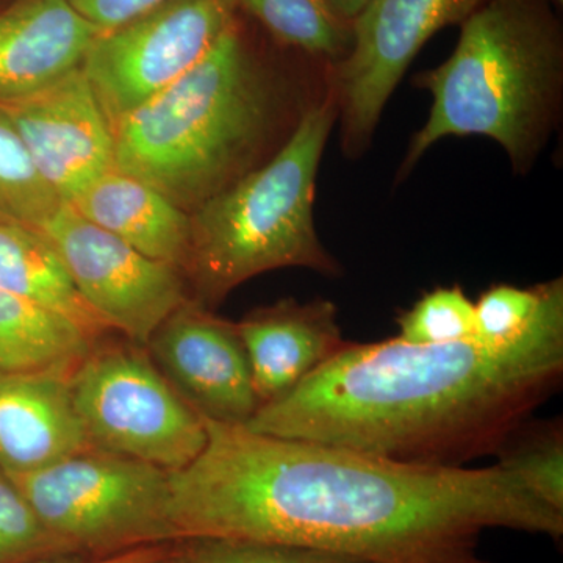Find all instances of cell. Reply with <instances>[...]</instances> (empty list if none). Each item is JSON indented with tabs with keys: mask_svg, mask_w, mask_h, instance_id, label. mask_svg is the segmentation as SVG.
Here are the masks:
<instances>
[{
	"mask_svg": "<svg viewBox=\"0 0 563 563\" xmlns=\"http://www.w3.org/2000/svg\"><path fill=\"white\" fill-rule=\"evenodd\" d=\"M146 350L174 390L206 420L244 426L261 407L235 322L195 299L158 325Z\"/></svg>",
	"mask_w": 563,
	"mask_h": 563,
	"instance_id": "8fae6325",
	"label": "cell"
},
{
	"mask_svg": "<svg viewBox=\"0 0 563 563\" xmlns=\"http://www.w3.org/2000/svg\"><path fill=\"white\" fill-rule=\"evenodd\" d=\"M11 481L73 554L95 558L179 542L168 472L150 463L91 448Z\"/></svg>",
	"mask_w": 563,
	"mask_h": 563,
	"instance_id": "8992f818",
	"label": "cell"
},
{
	"mask_svg": "<svg viewBox=\"0 0 563 563\" xmlns=\"http://www.w3.org/2000/svg\"><path fill=\"white\" fill-rule=\"evenodd\" d=\"M235 324L261 406L287 395L347 343L329 299H282Z\"/></svg>",
	"mask_w": 563,
	"mask_h": 563,
	"instance_id": "4fadbf2b",
	"label": "cell"
},
{
	"mask_svg": "<svg viewBox=\"0 0 563 563\" xmlns=\"http://www.w3.org/2000/svg\"><path fill=\"white\" fill-rule=\"evenodd\" d=\"M398 339L410 344H446L473 339L474 302L459 285L426 292L398 318Z\"/></svg>",
	"mask_w": 563,
	"mask_h": 563,
	"instance_id": "cb8c5ba5",
	"label": "cell"
},
{
	"mask_svg": "<svg viewBox=\"0 0 563 563\" xmlns=\"http://www.w3.org/2000/svg\"><path fill=\"white\" fill-rule=\"evenodd\" d=\"M69 383L92 450L169 473L206 448V420L174 390L146 346L92 347Z\"/></svg>",
	"mask_w": 563,
	"mask_h": 563,
	"instance_id": "52a82bcc",
	"label": "cell"
},
{
	"mask_svg": "<svg viewBox=\"0 0 563 563\" xmlns=\"http://www.w3.org/2000/svg\"><path fill=\"white\" fill-rule=\"evenodd\" d=\"M239 0H165L99 33L81 70L111 131L206 57L236 22Z\"/></svg>",
	"mask_w": 563,
	"mask_h": 563,
	"instance_id": "ba28073f",
	"label": "cell"
},
{
	"mask_svg": "<svg viewBox=\"0 0 563 563\" xmlns=\"http://www.w3.org/2000/svg\"><path fill=\"white\" fill-rule=\"evenodd\" d=\"M0 107L63 201L114 169L113 131L81 68L31 98Z\"/></svg>",
	"mask_w": 563,
	"mask_h": 563,
	"instance_id": "7c38bea8",
	"label": "cell"
},
{
	"mask_svg": "<svg viewBox=\"0 0 563 563\" xmlns=\"http://www.w3.org/2000/svg\"><path fill=\"white\" fill-rule=\"evenodd\" d=\"M63 202L0 107V220L40 229Z\"/></svg>",
	"mask_w": 563,
	"mask_h": 563,
	"instance_id": "44dd1931",
	"label": "cell"
},
{
	"mask_svg": "<svg viewBox=\"0 0 563 563\" xmlns=\"http://www.w3.org/2000/svg\"><path fill=\"white\" fill-rule=\"evenodd\" d=\"M496 466L544 506L563 514V424L561 418L525 421L496 451Z\"/></svg>",
	"mask_w": 563,
	"mask_h": 563,
	"instance_id": "ffe728a7",
	"label": "cell"
},
{
	"mask_svg": "<svg viewBox=\"0 0 563 563\" xmlns=\"http://www.w3.org/2000/svg\"><path fill=\"white\" fill-rule=\"evenodd\" d=\"M85 220L154 261L185 274L190 252V213L136 177L103 174L68 202Z\"/></svg>",
	"mask_w": 563,
	"mask_h": 563,
	"instance_id": "2e32d148",
	"label": "cell"
},
{
	"mask_svg": "<svg viewBox=\"0 0 563 563\" xmlns=\"http://www.w3.org/2000/svg\"><path fill=\"white\" fill-rule=\"evenodd\" d=\"M68 555L76 554L44 528L20 488L0 468V563H33Z\"/></svg>",
	"mask_w": 563,
	"mask_h": 563,
	"instance_id": "603a6c76",
	"label": "cell"
},
{
	"mask_svg": "<svg viewBox=\"0 0 563 563\" xmlns=\"http://www.w3.org/2000/svg\"><path fill=\"white\" fill-rule=\"evenodd\" d=\"M92 312L146 346L152 333L188 301L181 269L154 261L63 202L41 225Z\"/></svg>",
	"mask_w": 563,
	"mask_h": 563,
	"instance_id": "30bf717a",
	"label": "cell"
},
{
	"mask_svg": "<svg viewBox=\"0 0 563 563\" xmlns=\"http://www.w3.org/2000/svg\"><path fill=\"white\" fill-rule=\"evenodd\" d=\"M559 2H562V0H559Z\"/></svg>",
	"mask_w": 563,
	"mask_h": 563,
	"instance_id": "f546056e",
	"label": "cell"
},
{
	"mask_svg": "<svg viewBox=\"0 0 563 563\" xmlns=\"http://www.w3.org/2000/svg\"><path fill=\"white\" fill-rule=\"evenodd\" d=\"M561 80V38L543 7L485 0L462 22L453 55L417 79L432 95L431 113L410 141L399 176L450 136H487L523 172L553 124Z\"/></svg>",
	"mask_w": 563,
	"mask_h": 563,
	"instance_id": "277c9868",
	"label": "cell"
},
{
	"mask_svg": "<svg viewBox=\"0 0 563 563\" xmlns=\"http://www.w3.org/2000/svg\"><path fill=\"white\" fill-rule=\"evenodd\" d=\"M372 0H325L329 9L340 18V20L350 22L355 20L362 13Z\"/></svg>",
	"mask_w": 563,
	"mask_h": 563,
	"instance_id": "83f0119b",
	"label": "cell"
},
{
	"mask_svg": "<svg viewBox=\"0 0 563 563\" xmlns=\"http://www.w3.org/2000/svg\"><path fill=\"white\" fill-rule=\"evenodd\" d=\"M484 2L372 0L352 21L350 51L329 73L347 155L368 150L391 92L422 46L442 29L468 20Z\"/></svg>",
	"mask_w": 563,
	"mask_h": 563,
	"instance_id": "9c48e42d",
	"label": "cell"
},
{
	"mask_svg": "<svg viewBox=\"0 0 563 563\" xmlns=\"http://www.w3.org/2000/svg\"><path fill=\"white\" fill-rule=\"evenodd\" d=\"M77 13L99 32H110L128 24L165 0H68Z\"/></svg>",
	"mask_w": 563,
	"mask_h": 563,
	"instance_id": "484cf974",
	"label": "cell"
},
{
	"mask_svg": "<svg viewBox=\"0 0 563 563\" xmlns=\"http://www.w3.org/2000/svg\"><path fill=\"white\" fill-rule=\"evenodd\" d=\"M99 33L68 0H16L0 11V106L81 68Z\"/></svg>",
	"mask_w": 563,
	"mask_h": 563,
	"instance_id": "5bb4252c",
	"label": "cell"
},
{
	"mask_svg": "<svg viewBox=\"0 0 563 563\" xmlns=\"http://www.w3.org/2000/svg\"><path fill=\"white\" fill-rule=\"evenodd\" d=\"M287 88L232 25L195 68L113 129L114 168L191 213L261 161Z\"/></svg>",
	"mask_w": 563,
	"mask_h": 563,
	"instance_id": "3957f363",
	"label": "cell"
},
{
	"mask_svg": "<svg viewBox=\"0 0 563 563\" xmlns=\"http://www.w3.org/2000/svg\"><path fill=\"white\" fill-rule=\"evenodd\" d=\"M155 563H188L187 558H185L184 551L181 548H177V550H173L172 553L163 558L162 561Z\"/></svg>",
	"mask_w": 563,
	"mask_h": 563,
	"instance_id": "f1b7e54d",
	"label": "cell"
},
{
	"mask_svg": "<svg viewBox=\"0 0 563 563\" xmlns=\"http://www.w3.org/2000/svg\"><path fill=\"white\" fill-rule=\"evenodd\" d=\"M550 290V282L531 288L495 285L474 302L473 340L483 346L507 347L531 328Z\"/></svg>",
	"mask_w": 563,
	"mask_h": 563,
	"instance_id": "7402d4cb",
	"label": "cell"
},
{
	"mask_svg": "<svg viewBox=\"0 0 563 563\" xmlns=\"http://www.w3.org/2000/svg\"><path fill=\"white\" fill-rule=\"evenodd\" d=\"M91 450L70 390L58 374H0V468L10 477Z\"/></svg>",
	"mask_w": 563,
	"mask_h": 563,
	"instance_id": "9a60e30c",
	"label": "cell"
},
{
	"mask_svg": "<svg viewBox=\"0 0 563 563\" xmlns=\"http://www.w3.org/2000/svg\"><path fill=\"white\" fill-rule=\"evenodd\" d=\"M95 340L68 318L0 290V374L70 377Z\"/></svg>",
	"mask_w": 563,
	"mask_h": 563,
	"instance_id": "ac0fdd59",
	"label": "cell"
},
{
	"mask_svg": "<svg viewBox=\"0 0 563 563\" xmlns=\"http://www.w3.org/2000/svg\"><path fill=\"white\" fill-rule=\"evenodd\" d=\"M0 290L68 318L92 339L110 329L81 298L60 254L40 229L0 220Z\"/></svg>",
	"mask_w": 563,
	"mask_h": 563,
	"instance_id": "e0dca14e",
	"label": "cell"
},
{
	"mask_svg": "<svg viewBox=\"0 0 563 563\" xmlns=\"http://www.w3.org/2000/svg\"><path fill=\"white\" fill-rule=\"evenodd\" d=\"M562 376L559 277L510 346L347 342L287 395L258 407L244 428L412 465L463 466L495 455Z\"/></svg>",
	"mask_w": 563,
	"mask_h": 563,
	"instance_id": "7a4b0ae2",
	"label": "cell"
},
{
	"mask_svg": "<svg viewBox=\"0 0 563 563\" xmlns=\"http://www.w3.org/2000/svg\"><path fill=\"white\" fill-rule=\"evenodd\" d=\"M336 121L329 84L272 158L191 211L185 277L196 302L217 307L239 285L273 269L342 272L313 221L318 168Z\"/></svg>",
	"mask_w": 563,
	"mask_h": 563,
	"instance_id": "5b68a950",
	"label": "cell"
},
{
	"mask_svg": "<svg viewBox=\"0 0 563 563\" xmlns=\"http://www.w3.org/2000/svg\"><path fill=\"white\" fill-rule=\"evenodd\" d=\"M239 5L279 43L318 60L335 65L350 51L352 24L325 0H239Z\"/></svg>",
	"mask_w": 563,
	"mask_h": 563,
	"instance_id": "d6986e66",
	"label": "cell"
},
{
	"mask_svg": "<svg viewBox=\"0 0 563 563\" xmlns=\"http://www.w3.org/2000/svg\"><path fill=\"white\" fill-rule=\"evenodd\" d=\"M174 548L168 544H151V547L135 548V550L122 551V553L110 555H68V558L44 559L33 563H155L166 558Z\"/></svg>",
	"mask_w": 563,
	"mask_h": 563,
	"instance_id": "4316f807",
	"label": "cell"
},
{
	"mask_svg": "<svg viewBox=\"0 0 563 563\" xmlns=\"http://www.w3.org/2000/svg\"><path fill=\"white\" fill-rule=\"evenodd\" d=\"M206 426L202 453L168 473L179 542L292 544L372 563H490L479 553L488 529L563 536V514L496 465H412Z\"/></svg>",
	"mask_w": 563,
	"mask_h": 563,
	"instance_id": "6da1fadb",
	"label": "cell"
},
{
	"mask_svg": "<svg viewBox=\"0 0 563 563\" xmlns=\"http://www.w3.org/2000/svg\"><path fill=\"white\" fill-rule=\"evenodd\" d=\"M181 551L188 563H372L313 548L247 540H187Z\"/></svg>",
	"mask_w": 563,
	"mask_h": 563,
	"instance_id": "d4e9b609",
	"label": "cell"
}]
</instances>
